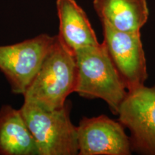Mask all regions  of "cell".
Here are the masks:
<instances>
[{
  "mask_svg": "<svg viewBox=\"0 0 155 155\" xmlns=\"http://www.w3.org/2000/svg\"><path fill=\"white\" fill-rule=\"evenodd\" d=\"M59 19L58 38L75 55L78 50L100 43L86 13L75 0H56Z\"/></svg>",
  "mask_w": 155,
  "mask_h": 155,
  "instance_id": "obj_8",
  "label": "cell"
},
{
  "mask_svg": "<svg viewBox=\"0 0 155 155\" xmlns=\"http://www.w3.org/2000/svg\"><path fill=\"white\" fill-rule=\"evenodd\" d=\"M71 102L63 107L48 111L24 103L19 108L31 134L38 155L78 154L77 127L70 118Z\"/></svg>",
  "mask_w": 155,
  "mask_h": 155,
  "instance_id": "obj_3",
  "label": "cell"
},
{
  "mask_svg": "<svg viewBox=\"0 0 155 155\" xmlns=\"http://www.w3.org/2000/svg\"><path fill=\"white\" fill-rule=\"evenodd\" d=\"M124 127L106 115L83 117L77 127L78 154L129 155L130 137Z\"/></svg>",
  "mask_w": 155,
  "mask_h": 155,
  "instance_id": "obj_7",
  "label": "cell"
},
{
  "mask_svg": "<svg viewBox=\"0 0 155 155\" xmlns=\"http://www.w3.org/2000/svg\"><path fill=\"white\" fill-rule=\"evenodd\" d=\"M0 155H38L20 110L9 105L0 108Z\"/></svg>",
  "mask_w": 155,
  "mask_h": 155,
  "instance_id": "obj_10",
  "label": "cell"
},
{
  "mask_svg": "<svg viewBox=\"0 0 155 155\" xmlns=\"http://www.w3.org/2000/svg\"><path fill=\"white\" fill-rule=\"evenodd\" d=\"M55 38V35L41 34L18 43L0 46V71L14 94H25Z\"/></svg>",
  "mask_w": 155,
  "mask_h": 155,
  "instance_id": "obj_4",
  "label": "cell"
},
{
  "mask_svg": "<svg viewBox=\"0 0 155 155\" xmlns=\"http://www.w3.org/2000/svg\"><path fill=\"white\" fill-rule=\"evenodd\" d=\"M118 115L130 131L132 152L155 155V86L128 92Z\"/></svg>",
  "mask_w": 155,
  "mask_h": 155,
  "instance_id": "obj_6",
  "label": "cell"
},
{
  "mask_svg": "<svg viewBox=\"0 0 155 155\" xmlns=\"http://www.w3.org/2000/svg\"><path fill=\"white\" fill-rule=\"evenodd\" d=\"M101 22L123 32H140L149 17L147 0H94Z\"/></svg>",
  "mask_w": 155,
  "mask_h": 155,
  "instance_id": "obj_9",
  "label": "cell"
},
{
  "mask_svg": "<svg viewBox=\"0 0 155 155\" xmlns=\"http://www.w3.org/2000/svg\"><path fill=\"white\" fill-rule=\"evenodd\" d=\"M77 79L75 56L55 35L41 66L22 95L24 103L48 111L61 108L68 96L75 92Z\"/></svg>",
  "mask_w": 155,
  "mask_h": 155,
  "instance_id": "obj_1",
  "label": "cell"
},
{
  "mask_svg": "<svg viewBox=\"0 0 155 155\" xmlns=\"http://www.w3.org/2000/svg\"><path fill=\"white\" fill-rule=\"evenodd\" d=\"M108 55L128 92L144 86L148 75L140 32H123L102 22Z\"/></svg>",
  "mask_w": 155,
  "mask_h": 155,
  "instance_id": "obj_5",
  "label": "cell"
},
{
  "mask_svg": "<svg viewBox=\"0 0 155 155\" xmlns=\"http://www.w3.org/2000/svg\"><path fill=\"white\" fill-rule=\"evenodd\" d=\"M75 56L78 71L75 92L83 98L104 100L112 113L118 115L128 91L104 45L82 48Z\"/></svg>",
  "mask_w": 155,
  "mask_h": 155,
  "instance_id": "obj_2",
  "label": "cell"
}]
</instances>
